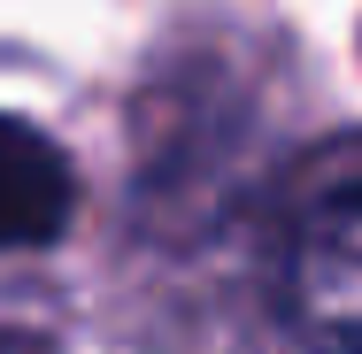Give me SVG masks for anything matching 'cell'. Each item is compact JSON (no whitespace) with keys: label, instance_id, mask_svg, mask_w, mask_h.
Returning <instances> with one entry per match:
<instances>
[{"label":"cell","instance_id":"1","mask_svg":"<svg viewBox=\"0 0 362 354\" xmlns=\"http://www.w3.org/2000/svg\"><path fill=\"white\" fill-rule=\"evenodd\" d=\"M270 300L308 354H362V131L316 146L278 193Z\"/></svg>","mask_w":362,"mask_h":354},{"label":"cell","instance_id":"2","mask_svg":"<svg viewBox=\"0 0 362 354\" xmlns=\"http://www.w3.org/2000/svg\"><path fill=\"white\" fill-rule=\"evenodd\" d=\"M77 216V170L70 154L23 116H0V254L54 247Z\"/></svg>","mask_w":362,"mask_h":354},{"label":"cell","instance_id":"3","mask_svg":"<svg viewBox=\"0 0 362 354\" xmlns=\"http://www.w3.org/2000/svg\"><path fill=\"white\" fill-rule=\"evenodd\" d=\"M0 354H47L39 339H23V331H0Z\"/></svg>","mask_w":362,"mask_h":354}]
</instances>
